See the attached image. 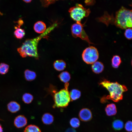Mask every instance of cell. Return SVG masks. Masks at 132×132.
I'll use <instances>...</instances> for the list:
<instances>
[{"instance_id": "1", "label": "cell", "mask_w": 132, "mask_h": 132, "mask_svg": "<svg viewBox=\"0 0 132 132\" xmlns=\"http://www.w3.org/2000/svg\"><path fill=\"white\" fill-rule=\"evenodd\" d=\"M132 10L122 6L115 13L114 17L105 12L104 15L97 19L99 22H102L108 25L109 24H114L122 29L132 27Z\"/></svg>"}, {"instance_id": "2", "label": "cell", "mask_w": 132, "mask_h": 132, "mask_svg": "<svg viewBox=\"0 0 132 132\" xmlns=\"http://www.w3.org/2000/svg\"><path fill=\"white\" fill-rule=\"evenodd\" d=\"M99 84L106 88L110 94L102 98L100 101L102 103L106 102V99L111 100L115 102L119 101L123 99V93L128 90L124 85H121L117 82H111L105 79L101 81Z\"/></svg>"}, {"instance_id": "3", "label": "cell", "mask_w": 132, "mask_h": 132, "mask_svg": "<svg viewBox=\"0 0 132 132\" xmlns=\"http://www.w3.org/2000/svg\"><path fill=\"white\" fill-rule=\"evenodd\" d=\"M65 88L56 92L54 95V107L64 108L67 106L71 100L68 89V84L66 83Z\"/></svg>"}, {"instance_id": "4", "label": "cell", "mask_w": 132, "mask_h": 132, "mask_svg": "<svg viewBox=\"0 0 132 132\" xmlns=\"http://www.w3.org/2000/svg\"><path fill=\"white\" fill-rule=\"evenodd\" d=\"M17 50L22 57L29 56L34 57L36 59L38 58L37 47L34 45L31 39L26 40L22 45L17 49Z\"/></svg>"}, {"instance_id": "5", "label": "cell", "mask_w": 132, "mask_h": 132, "mask_svg": "<svg viewBox=\"0 0 132 132\" xmlns=\"http://www.w3.org/2000/svg\"><path fill=\"white\" fill-rule=\"evenodd\" d=\"M68 11L72 18L76 22H81V20L84 17L88 16L91 12L89 9H87L78 3L70 8Z\"/></svg>"}, {"instance_id": "6", "label": "cell", "mask_w": 132, "mask_h": 132, "mask_svg": "<svg viewBox=\"0 0 132 132\" xmlns=\"http://www.w3.org/2000/svg\"><path fill=\"white\" fill-rule=\"evenodd\" d=\"M99 57L97 49L93 46L87 48L83 51L82 54L83 60L88 64H92L97 61Z\"/></svg>"}, {"instance_id": "7", "label": "cell", "mask_w": 132, "mask_h": 132, "mask_svg": "<svg viewBox=\"0 0 132 132\" xmlns=\"http://www.w3.org/2000/svg\"><path fill=\"white\" fill-rule=\"evenodd\" d=\"M71 31L72 35L74 37H79L87 42L89 45L90 44H93L90 40L88 35L83 29V24L81 22H76L73 24L71 27Z\"/></svg>"}, {"instance_id": "8", "label": "cell", "mask_w": 132, "mask_h": 132, "mask_svg": "<svg viewBox=\"0 0 132 132\" xmlns=\"http://www.w3.org/2000/svg\"><path fill=\"white\" fill-rule=\"evenodd\" d=\"M80 120L83 121L87 122L91 120L92 118L91 111L87 108H84L80 111L78 115Z\"/></svg>"}, {"instance_id": "9", "label": "cell", "mask_w": 132, "mask_h": 132, "mask_svg": "<svg viewBox=\"0 0 132 132\" xmlns=\"http://www.w3.org/2000/svg\"><path fill=\"white\" fill-rule=\"evenodd\" d=\"M27 120L26 118L22 115H19L15 118L14 124L15 126L18 128L25 126L27 124Z\"/></svg>"}, {"instance_id": "10", "label": "cell", "mask_w": 132, "mask_h": 132, "mask_svg": "<svg viewBox=\"0 0 132 132\" xmlns=\"http://www.w3.org/2000/svg\"><path fill=\"white\" fill-rule=\"evenodd\" d=\"M105 110L106 115L108 116L114 115L117 113L116 106L113 103L107 104L105 108Z\"/></svg>"}, {"instance_id": "11", "label": "cell", "mask_w": 132, "mask_h": 132, "mask_svg": "<svg viewBox=\"0 0 132 132\" xmlns=\"http://www.w3.org/2000/svg\"><path fill=\"white\" fill-rule=\"evenodd\" d=\"M34 29L36 32L41 34L44 33L46 30V25L43 22L38 21L34 24Z\"/></svg>"}, {"instance_id": "12", "label": "cell", "mask_w": 132, "mask_h": 132, "mask_svg": "<svg viewBox=\"0 0 132 132\" xmlns=\"http://www.w3.org/2000/svg\"><path fill=\"white\" fill-rule=\"evenodd\" d=\"M91 68L93 71L96 74L101 73L103 70L104 66L101 62L96 61L92 64Z\"/></svg>"}, {"instance_id": "13", "label": "cell", "mask_w": 132, "mask_h": 132, "mask_svg": "<svg viewBox=\"0 0 132 132\" xmlns=\"http://www.w3.org/2000/svg\"><path fill=\"white\" fill-rule=\"evenodd\" d=\"M8 110L12 113H15L19 111L20 109V106L19 104L14 101L10 102L7 105Z\"/></svg>"}, {"instance_id": "14", "label": "cell", "mask_w": 132, "mask_h": 132, "mask_svg": "<svg viewBox=\"0 0 132 132\" xmlns=\"http://www.w3.org/2000/svg\"><path fill=\"white\" fill-rule=\"evenodd\" d=\"M54 68L56 70L61 71L64 70L66 67L65 62L62 60H58L55 61L53 64Z\"/></svg>"}, {"instance_id": "15", "label": "cell", "mask_w": 132, "mask_h": 132, "mask_svg": "<svg viewBox=\"0 0 132 132\" xmlns=\"http://www.w3.org/2000/svg\"><path fill=\"white\" fill-rule=\"evenodd\" d=\"M42 121L43 123L46 125H49L53 122L54 117L51 114L49 113H45L42 117Z\"/></svg>"}, {"instance_id": "16", "label": "cell", "mask_w": 132, "mask_h": 132, "mask_svg": "<svg viewBox=\"0 0 132 132\" xmlns=\"http://www.w3.org/2000/svg\"><path fill=\"white\" fill-rule=\"evenodd\" d=\"M24 74L25 79L28 81L33 80L36 77V74L34 72L28 69L25 71Z\"/></svg>"}, {"instance_id": "17", "label": "cell", "mask_w": 132, "mask_h": 132, "mask_svg": "<svg viewBox=\"0 0 132 132\" xmlns=\"http://www.w3.org/2000/svg\"><path fill=\"white\" fill-rule=\"evenodd\" d=\"M112 127L116 131H119L122 129L124 126L123 122L121 120L117 119L114 120L112 123Z\"/></svg>"}, {"instance_id": "18", "label": "cell", "mask_w": 132, "mask_h": 132, "mask_svg": "<svg viewBox=\"0 0 132 132\" xmlns=\"http://www.w3.org/2000/svg\"><path fill=\"white\" fill-rule=\"evenodd\" d=\"M58 77L61 81L65 83L69 81L71 78L70 74L67 71L61 73L59 75Z\"/></svg>"}, {"instance_id": "19", "label": "cell", "mask_w": 132, "mask_h": 132, "mask_svg": "<svg viewBox=\"0 0 132 132\" xmlns=\"http://www.w3.org/2000/svg\"><path fill=\"white\" fill-rule=\"evenodd\" d=\"M70 99L75 100L79 99L81 95V92L76 89L72 90L69 93Z\"/></svg>"}, {"instance_id": "20", "label": "cell", "mask_w": 132, "mask_h": 132, "mask_svg": "<svg viewBox=\"0 0 132 132\" xmlns=\"http://www.w3.org/2000/svg\"><path fill=\"white\" fill-rule=\"evenodd\" d=\"M111 62L112 66L114 68H117L121 63V58L118 55H114L112 59Z\"/></svg>"}, {"instance_id": "21", "label": "cell", "mask_w": 132, "mask_h": 132, "mask_svg": "<svg viewBox=\"0 0 132 132\" xmlns=\"http://www.w3.org/2000/svg\"><path fill=\"white\" fill-rule=\"evenodd\" d=\"M24 132H41L40 128L34 125H30L25 128Z\"/></svg>"}, {"instance_id": "22", "label": "cell", "mask_w": 132, "mask_h": 132, "mask_svg": "<svg viewBox=\"0 0 132 132\" xmlns=\"http://www.w3.org/2000/svg\"><path fill=\"white\" fill-rule=\"evenodd\" d=\"M15 30L14 34L17 38L21 39L25 35V32L24 30L20 28H15Z\"/></svg>"}, {"instance_id": "23", "label": "cell", "mask_w": 132, "mask_h": 132, "mask_svg": "<svg viewBox=\"0 0 132 132\" xmlns=\"http://www.w3.org/2000/svg\"><path fill=\"white\" fill-rule=\"evenodd\" d=\"M33 97L32 95L29 93H25L22 97L23 101L25 103L29 104L32 101Z\"/></svg>"}, {"instance_id": "24", "label": "cell", "mask_w": 132, "mask_h": 132, "mask_svg": "<svg viewBox=\"0 0 132 132\" xmlns=\"http://www.w3.org/2000/svg\"><path fill=\"white\" fill-rule=\"evenodd\" d=\"M69 122L71 126L74 128L78 127L79 126L80 124L79 119L76 117L72 118L70 120Z\"/></svg>"}, {"instance_id": "25", "label": "cell", "mask_w": 132, "mask_h": 132, "mask_svg": "<svg viewBox=\"0 0 132 132\" xmlns=\"http://www.w3.org/2000/svg\"><path fill=\"white\" fill-rule=\"evenodd\" d=\"M9 66L6 64L1 63L0 64V74L3 75L7 73L8 71Z\"/></svg>"}, {"instance_id": "26", "label": "cell", "mask_w": 132, "mask_h": 132, "mask_svg": "<svg viewBox=\"0 0 132 132\" xmlns=\"http://www.w3.org/2000/svg\"><path fill=\"white\" fill-rule=\"evenodd\" d=\"M124 34L125 37L128 39L131 40L132 38V28L126 29L125 31Z\"/></svg>"}, {"instance_id": "27", "label": "cell", "mask_w": 132, "mask_h": 132, "mask_svg": "<svg viewBox=\"0 0 132 132\" xmlns=\"http://www.w3.org/2000/svg\"><path fill=\"white\" fill-rule=\"evenodd\" d=\"M125 129L129 132H132V122L131 121H127L125 125Z\"/></svg>"}, {"instance_id": "28", "label": "cell", "mask_w": 132, "mask_h": 132, "mask_svg": "<svg viewBox=\"0 0 132 132\" xmlns=\"http://www.w3.org/2000/svg\"><path fill=\"white\" fill-rule=\"evenodd\" d=\"M42 5L44 7H47L50 4L54 3L55 0H43L41 1Z\"/></svg>"}, {"instance_id": "29", "label": "cell", "mask_w": 132, "mask_h": 132, "mask_svg": "<svg viewBox=\"0 0 132 132\" xmlns=\"http://www.w3.org/2000/svg\"><path fill=\"white\" fill-rule=\"evenodd\" d=\"M23 1L26 3H29V2H31L32 0H23Z\"/></svg>"}, {"instance_id": "30", "label": "cell", "mask_w": 132, "mask_h": 132, "mask_svg": "<svg viewBox=\"0 0 132 132\" xmlns=\"http://www.w3.org/2000/svg\"><path fill=\"white\" fill-rule=\"evenodd\" d=\"M3 128L2 127L1 125L0 124V132H3Z\"/></svg>"}]
</instances>
